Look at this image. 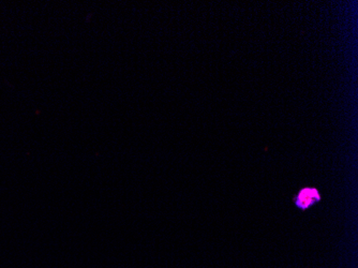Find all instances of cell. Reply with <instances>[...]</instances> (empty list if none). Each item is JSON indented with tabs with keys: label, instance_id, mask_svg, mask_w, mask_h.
<instances>
[{
	"label": "cell",
	"instance_id": "cell-1",
	"mask_svg": "<svg viewBox=\"0 0 358 268\" xmlns=\"http://www.w3.org/2000/svg\"><path fill=\"white\" fill-rule=\"evenodd\" d=\"M321 199L319 191L315 188H305L299 191L297 197H295V204L299 209H307L308 207L313 206L315 203L319 202Z\"/></svg>",
	"mask_w": 358,
	"mask_h": 268
}]
</instances>
